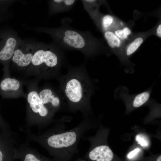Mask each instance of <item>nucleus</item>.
<instances>
[{
  "instance_id": "22",
  "label": "nucleus",
  "mask_w": 161,
  "mask_h": 161,
  "mask_svg": "<svg viewBox=\"0 0 161 161\" xmlns=\"http://www.w3.org/2000/svg\"><path fill=\"white\" fill-rule=\"evenodd\" d=\"M123 36L124 40L126 39L130 35L131 33V29L127 27H124L122 29Z\"/></svg>"
},
{
  "instance_id": "26",
  "label": "nucleus",
  "mask_w": 161,
  "mask_h": 161,
  "mask_svg": "<svg viewBox=\"0 0 161 161\" xmlns=\"http://www.w3.org/2000/svg\"><path fill=\"white\" fill-rule=\"evenodd\" d=\"M156 34L157 36L160 38L161 37V24H160L157 27L156 30Z\"/></svg>"
},
{
  "instance_id": "17",
  "label": "nucleus",
  "mask_w": 161,
  "mask_h": 161,
  "mask_svg": "<svg viewBox=\"0 0 161 161\" xmlns=\"http://www.w3.org/2000/svg\"><path fill=\"white\" fill-rule=\"evenodd\" d=\"M115 19L114 16L110 14L101 15L98 27L103 32L111 30L112 27L115 22Z\"/></svg>"
},
{
  "instance_id": "23",
  "label": "nucleus",
  "mask_w": 161,
  "mask_h": 161,
  "mask_svg": "<svg viewBox=\"0 0 161 161\" xmlns=\"http://www.w3.org/2000/svg\"><path fill=\"white\" fill-rule=\"evenodd\" d=\"M114 34L121 40H124L122 29H117L113 31Z\"/></svg>"
},
{
  "instance_id": "10",
  "label": "nucleus",
  "mask_w": 161,
  "mask_h": 161,
  "mask_svg": "<svg viewBox=\"0 0 161 161\" xmlns=\"http://www.w3.org/2000/svg\"><path fill=\"white\" fill-rule=\"evenodd\" d=\"M127 88L123 86L118 88L115 93L126 103H130L133 108H138L147 103L149 100L151 90L150 88L138 94L131 95L127 91Z\"/></svg>"
},
{
  "instance_id": "13",
  "label": "nucleus",
  "mask_w": 161,
  "mask_h": 161,
  "mask_svg": "<svg viewBox=\"0 0 161 161\" xmlns=\"http://www.w3.org/2000/svg\"><path fill=\"white\" fill-rule=\"evenodd\" d=\"M22 87L21 81L8 75L3 76L0 80V95L4 98H10L18 94Z\"/></svg>"
},
{
  "instance_id": "25",
  "label": "nucleus",
  "mask_w": 161,
  "mask_h": 161,
  "mask_svg": "<svg viewBox=\"0 0 161 161\" xmlns=\"http://www.w3.org/2000/svg\"><path fill=\"white\" fill-rule=\"evenodd\" d=\"M11 15L7 14H4L0 13V22L2 21L6 20L10 18Z\"/></svg>"
},
{
  "instance_id": "21",
  "label": "nucleus",
  "mask_w": 161,
  "mask_h": 161,
  "mask_svg": "<svg viewBox=\"0 0 161 161\" xmlns=\"http://www.w3.org/2000/svg\"><path fill=\"white\" fill-rule=\"evenodd\" d=\"M136 140L138 143L143 147H147L148 145L147 140L143 135L139 134L136 136Z\"/></svg>"
},
{
  "instance_id": "18",
  "label": "nucleus",
  "mask_w": 161,
  "mask_h": 161,
  "mask_svg": "<svg viewBox=\"0 0 161 161\" xmlns=\"http://www.w3.org/2000/svg\"><path fill=\"white\" fill-rule=\"evenodd\" d=\"M144 41L142 37L135 38L126 47L124 52V56L129 58L140 47Z\"/></svg>"
},
{
  "instance_id": "12",
  "label": "nucleus",
  "mask_w": 161,
  "mask_h": 161,
  "mask_svg": "<svg viewBox=\"0 0 161 161\" xmlns=\"http://www.w3.org/2000/svg\"><path fill=\"white\" fill-rule=\"evenodd\" d=\"M16 143L12 136L0 132V161H14Z\"/></svg>"
},
{
  "instance_id": "11",
  "label": "nucleus",
  "mask_w": 161,
  "mask_h": 161,
  "mask_svg": "<svg viewBox=\"0 0 161 161\" xmlns=\"http://www.w3.org/2000/svg\"><path fill=\"white\" fill-rule=\"evenodd\" d=\"M29 141H27L14 149L15 160L21 161H54L40 154L29 145Z\"/></svg>"
},
{
  "instance_id": "27",
  "label": "nucleus",
  "mask_w": 161,
  "mask_h": 161,
  "mask_svg": "<svg viewBox=\"0 0 161 161\" xmlns=\"http://www.w3.org/2000/svg\"><path fill=\"white\" fill-rule=\"evenodd\" d=\"M76 161H89L86 160V159L84 158V159L79 158L77 159Z\"/></svg>"
},
{
  "instance_id": "9",
  "label": "nucleus",
  "mask_w": 161,
  "mask_h": 161,
  "mask_svg": "<svg viewBox=\"0 0 161 161\" xmlns=\"http://www.w3.org/2000/svg\"><path fill=\"white\" fill-rule=\"evenodd\" d=\"M43 103L55 113L67 110L66 101L60 91H56L49 86L44 87L38 92Z\"/></svg>"
},
{
  "instance_id": "24",
  "label": "nucleus",
  "mask_w": 161,
  "mask_h": 161,
  "mask_svg": "<svg viewBox=\"0 0 161 161\" xmlns=\"http://www.w3.org/2000/svg\"><path fill=\"white\" fill-rule=\"evenodd\" d=\"M140 148H136L130 152L127 155V157L129 159H131L134 157L139 152Z\"/></svg>"
},
{
  "instance_id": "1",
  "label": "nucleus",
  "mask_w": 161,
  "mask_h": 161,
  "mask_svg": "<svg viewBox=\"0 0 161 161\" xmlns=\"http://www.w3.org/2000/svg\"><path fill=\"white\" fill-rule=\"evenodd\" d=\"M71 117L66 116L55 121L54 125L42 133L37 135L26 130L29 141L35 142L45 148L54 161H71L78 152L79 142L84 135L95 126L92 116H83L76 126L66 130L65 123Z\"/></svg>"
},
{
  "instance_id": "2",
  "label": "nucleus",
  "mask_w": 161,
  "mask_h": 161,
  "mask_svg": "<svg viewBox=\"0 0 161 161\" xmlns=\"http://www.w3.org/2000/svg\"><path fill=\"white\" fill-rule=\"evenodd\" d=\"M59 90L72 113L81 112L83 116H92L91 99L95 86L89 76L85 64L76 67H68L66 73L58 78Z\"/></svg>"
},
{
  "instance_id": "20",
  "label": "nucleus",
  "mask_w": 161,
  "mask_h": 161,
  "mask_svg": "<svg viewBox=\"0 0 161 161\" xmlns=\"http://www.w3.org/2000/svg\"><path fill=\"white\" fill-rule=\"evenodd\" d=\"M0 129L3 132L9 134H13L9 125L6 123L0 114Z\"/></svg>"
},
{
  "instance_id": "14",
  "label": "nucleus",
  "mask_w": 161,
  "mask_h": 161,
  "mask_svg": "<svg viewBox=\"0 0 161 161\" xmlns=\"http://www.w3.org/2000/svg\"><path fill=\"white\" fill-rule=\"evenodd\" d=\"M77 1L76 0H51L48 1V13L51 16L70 10Z\"/></svg>"
},
{
  "instance_id": "7",
  "label": "nucleus",
  "mask_w": 161,
  "mask_h": 161,
  "mask_svg": "<svg viewBox=\"0 0 161 161\" xmlns=\"http://www.w3.org/2000/svg\"><path fill=\"white\" fill-rule=\"evenodd\" d=\"M38 42L32 39H21L16 48L11 60L13 66L19 70L30 66Z\"/></svg>"
},
{
  "instance_id": "19",
  "label": "nucleus",
  "mask_w": 161,
  "mask_h": 161,
  "mask_svg": "<svg viewBox=\"0 0 161 161\" xmlns=\"http://www.w3.org/2000/svg\"><path fill=\"white\" fill-rule=\"evenodd\" d=\"M18 0H0V13L6 14L9 7Z\"/></svg>"
},
{
  "instance_id": "8",
  "label": "nucleus",
  "mask_w": 161,
  "mask_h": 161,
  "mask_svg": "<svg viewBox=\"0 0 161 161\" xmlns=\"http://www.w3.org/2000/svg\"><path fill=\"white\" fill-rule=\"evenodd\" d=\"M83 138L89 141L90 147L83 158L89 161H112L113 153L107 145L98 141L97 136H83Z\"/></svg>"
},
{
  "instance_id": "16",
  "label": "nucleus",
  "mask_w": 161,
  "mask_h": 161,
  "mask_svg": "<svg viewBox=\"0 0 161 161\" xmlns=\"http://www.w3.org/2000/svg\"><path fill=\"white\" fill-rule=\"evenodd\" d=\"M103 35L109 47L114 50L119 49L121 47L123 41L118 38L112 30L103 32Z\"/></svg>"
},
{
  "instance_id": "28",
  "label": "nucleus",
  "mask_w": 161,
  "mask_h": 161,
  "mask_svg": "<svg viewBox=\"0 0 161 161\" xmlns=\"http://www.w3.org/2000/svg\"><path fill=\"white\" fill-rule=\"evenodd\" d=\"M157 161H161V156H159L157 158Z\"/></svg>"
},
{
  "instance_id": "3",
  "label": "nucleus",
  "mask_w": 161,
  "mask_h": 161,
  "mask_svg": "<svg viewBox=\"0 0 161 161\" xmlns=\"http://www.w3.org/2000/svg\"><path fill=\"white\" fill-rule=\"evenodd\" d=\"M64 19L61 25L56 28L37 27L30 29L50 36L53 42L64 50H77L86 59L93 57L102 52L104 47L99 40L89 31H83L72 27Z\"/></svg>"
},
{
  "instance_id": "6",
  "label": "nucleus",
  "mask_w": 161,
  "mask_h": 161,
  "mask_svg": "<svg viewBox=\"0 0 161 161\" xmlns=\"http://www.w3.org/2000/svg\"><path fill=\"white\" fill-rule=\"evenodd\" d=\"M21 38L14 30L9 28L0 29V63L4 72L9 71L10 63Z\"/></svg>"
},
{
  "instance_id": "15",
  "label": "nucleus",
  "mask_w": 161,
  "mask_h": 161,
  "mask_svg": "<svg viewBox=\"0 0 161 161\" xmlns=\"http://www.w3.org/2000/svg\"><path fill=\"white\" fill-rule=\"evenodd\" d=\"M80 1L85 10L98 27L101 15L99 12V8L103 1L95 0H82Z\"/></svg>"
},
{
  "instance_id": "4",
  "label": "nucleus",
  "mask_w": 161,
  "mask_h": 161,
  "mask_svg": "<svg viewBox=\"0 0 161 161\" xmlns=\"http://www.w3.org/2000/svg\"><path fill=\"white\" fill-rule=\"evenodd\" d=\"M64 51L53 42H38L27 71L41 78H58L66 64Z\"/></svg>"
},
{
  "instance_id": "5",
  "label": "nucleus",
  "mask_w": 161,
  "mask_h": 161,
  "mask_svg": "<svg viewBox=\"0 0 161 161\" xmlns=\"http://www.w3.org/2000/svg\"><path fill=\"white\" fill-rule=\"evenodd\" d=\"M26 108L25 130L33 126L41 129L55 121V113L42 103L38 92L35 89L30 90L27 94Z\"/></svg>"
}]
</instances>
